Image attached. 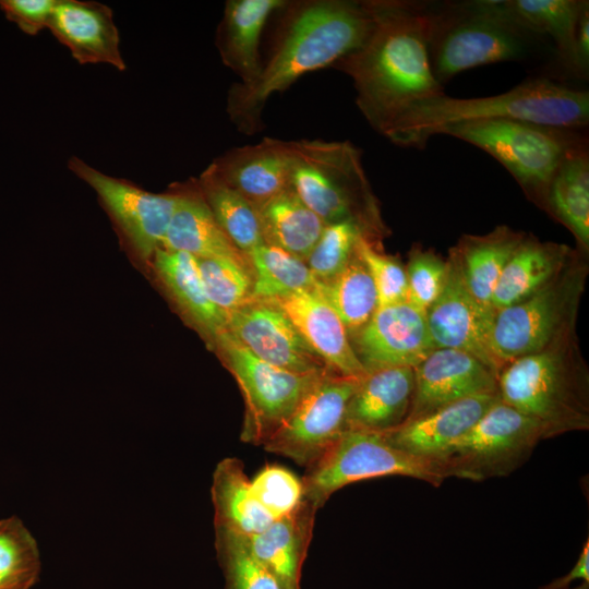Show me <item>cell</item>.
<instances>
[{"mask_svg":"<svg viewBox=\"0 0 589 589\" xmlns=\"http://www.w3.org/2000/svg\"><path fill=\"white\" fill-rule=\"evenodd\" d=\"M545 438L544 429L537 420L500 399L433 461L445 479L480 482L507 477Z\"/></svg>","mask_w":589,"mask_h":589,"instance_id":"9c48e42d","label":"cell"},{"mask_svg":"<svg viewBox=\"0 0 589 589\" xmlns=\"http://www.w3.org/2000/svg\"><path fill=\"white\" fill-rule=\"evenodd\" d=\"M408 301L426 312L441 294L447 278L448 264L440 255L421 247L413 248L405 268Z\"/></svg>","mask_w":589,"mask_h":589,"instance_id":"60d3db41","label":"cell"},{"mask_svg":"<svg viewBox=\"0 0 589 589\" xmlns=\"http://www.w3.org/2000/svg\"><path fill=\"white\" fill-rule=\"evenodd\" d=\"M585 266L573 259L552 281L494 313L492 347L503 364L538 352L575 329Z\"/></svg>","mask_w":589,"mask_h":589,"instance_id":"30bf717a","label":"cell"},{"mask_svg":"<svg viewBox=\"0 0 589 589\" xmlns=\"http://www.w3.org/2000/svg\"><path fill=\"white\" fill-rule=\"evenodd\" d=\"M589 75V1L580 11L575 44V76L587 80Z\"/></svg>","mask_w":589,"mask_h":589,"instance_id":"ee69618b","label":"cell"},{"mask_svg":"<svg viewBox=\"0 0 589 589\" xmlns=\"http://www.w3.org/2000/svg\"><path fill=\"white\" fill-rule=\"evenodd\" d=\"M215 549L224 589H289L252 556L239 536L215 531Z\"/></svg>","mask_w":589,"mask_h":589,"instance_id":"74e56055","label":"cell"},{"mask_svg":"<svg viewBox=\"0 0 589 589\" xmlns=\"http://www.w3.org/2000/svg\"><path fill=\"white\" fill-rule=\"evenodd\" d=\"M356 252L374 281L378 306L408 301L406 271L397 260L377 251L365 235L359 238Z\"/></svg>","mask_w":589,"mask_h":589,"instance_id":"b9f144b4","label":"cell"},{"mask_svg":"<svg viewBox=\"0 0 589 589\" xmlns=\"http://www.w3.org/2000/svg\"><path fill=\"white\" fill-rule=\"evenodd\" d=\"M317 510L302 497L292 512L273 519L260 532L239 536L252 556L289 589H300L301 569Z\"/></svg>","mask_w":589,"mask_h":589,"instance_id":"cb8c5ba5","label":"cell"},{"mask_svg":"<svg viewBox=\"0 0 589 589\" xmlns=\"http://www.w3.org/2000/svg\"><path fill=\"white\" fill-rule=\"evenodd\" d=\"M152 264L180 310L206 337L214 342L228 329V316L207 296L192 255L161 248Z\"/></svg>","mask_w":589,"mask_h":589,"instance_id":"83f0119b","label":"cell"},{"mask_svg":"<svg viewBox=\"0 0 589 589\" xmlns=\"http://www.w3.org/2000/svg\"><path fill=\"white\" fill-rule=\"evenodd\" d=\"M253 493L273 519L292 512L303 497L302 481L289 469L266 465L251 480Z\"/></svg>","mask_w":589,"mask_h":589,"instance_id":"ab89813d","label":"cell"},{"mask_svg":"<svg viewBox=\"0 0 589 589\" xmlns=\"http://www.w3.org/2000/svg\"><path fill=\"white\" fill-rule=\"evenodd\" d=\"M263 240L305 262L326 224L289 187L256 207Z\"/></svg>","mask_w":589,"mask_h":589,"instance_id":"1f68e13d","label":"cell"},{"mask_svg":"<svg viewBox=\"0 0 589 589\" xmlns=\"http://www.w3.org/2000/svg\"><path fill=\"white\" fill-rule=\"evenodd\" d=\"M428 49L434 77L442 86L477 67L525 61L544 39L513 20L501 0L426 1Z\"/></svg>","mask_w":589,"mask_h":589,"instance_id":"277c9868","label":"cell"},{"mask_svg":"<svg viewBox=\"0 0 589 589\" xmlns=\"http://www.w3.org/2000/svg\"><path fill=\"white\" fill-rule=\"evenodd\" d=\"M370 233L353 220L326 225L305 263L317 283H324L340 273L356 253L359 238Z\"/></svg>","mask_w":589,"mask_h":589,"instance_id":"f35d334b","label":"cell"},{"mask_svg":"<svg viewBox=\"0 0 589 589\" xmlns=\"http://www.w3.org/2000/svg\"><path fill=\"white\" fill-rule=\"evenodd\" d=\"M227 316L228 332L261 360L300 374L328 371L274 302L252 298Z\"/></svg>","mask_w":589,"mask_h":589,"instance_id":"2e32d148","label":"cell"},{"mask_svg":"<svg viewBox=\"0 0 589 589\" xmlns=\"http://www.w3.org/2000/svg\"><path fill=\"white\" fill-rule=\"evenodd\" d=\"M290 187L326 225L360 224L371 236L382 231L361 151L348 141H292Z\"/></svg>","mask_w":589,"mask_h":589,"instance_id":"8992f818","label":"cell"},{"mask_svg":"<svg viewBox=\"0 0 589 589\" xmlns=\"http://www.w3.org/2000/svg\"><path fill=\"white\" fill-rule=\"evenodd\" d=\"M41 569L37 541L15 515L0 519V589H32Z\"/></svg>","mask_w":589,"mask_h":589,"instance_id":"d590c367","label":"cell"},{"mask_svg":"<svg viewBox=\"0 0 589 589\" xmlns=\"http://www.w3.org/2000/svg\"><path fill=\"white\" fill-rule=\"evenodd\" d=\"M447 264L445 286L425 312L434 347L466 351L498 377L503 364L492 347L494 312L481 306L471 296L452 254Z\"/></svg>","mask_w":589,"mask_h":589,"instance_id":"5bb4252c","label":"cell"},{"mask_svg":"<svg viewBox=\"0 0 589 589\" xmlns=\"http://www.w3.org/2000/svg\"><path fill=\"white\" fill-rule=\"evenodd\" d=\"M57 0H2L0 8L5 17L21 31L36 35L48 23Z\"/></svg>","mask_w":589,"mask_h":589,"instance_id":"7bdbcfd3","label":"cell"},{"mask_svg":"<svg viewBox=\"0 0 589 589\" xmlns=\"http://www.w3.org/2000/svg\"><path fill=\"white\" fill-rule=\"evenodd\" d=\"M503 402L537 420L550 438L589 429V380L575 329L546 348L506 363L497 377Z\"/></svg>","mask_w":589,"mask_h":589,"instance_id":"5b68a950","label":"cell"},{"mask_svg":"<svg viewBox=\"0 0 589 589\" xmlns=\"http://www.w3.org/2000/svg\"><path fill=\"white\" fill-rule=\"evenodd\" d=\"M214 344L244 399L241 440L253 445L263 446L326 372L300 374L267 363L228 329L218 335Z\"/></svg>","mask_w":589,"mask_h":589,"instance_id":"8fae6325","label":"cell"},{"mask_svg":"<svg viewBox=\"0 0 589 589\" xmlns=\"http://www.w3.org/2000/svg\"><path fill=\"white\" fill-rule=\"evenodd\" d=\"M503 119L582 130L589 123V93L541 76L494 96L455 98L444 93L412 105L384 136L398 146L423 148L448 125Z\"/></svg>","mask_w":589,"mask_h":589,"instance_id":"3957f363","label":"cell"},{"mask_svg":"<svg viewBox=\"0 0 589 589\" xmlns=\"http://www.w3.org/2000/svg\"><path fill=\"white\" fill-rule=\"evenodd\" d=\"M497 392V376L476 357L435 348L414 368V390L406 420L470 396Z\"/></svg>","mask_w":589,"mask_h":589,"instance_id":"e0dca14e","label":"cell"},{"mask_svg":"<svg viewBox=\"0 0 589 589\" xmlns=\"http://www.w3.org/2000/svg\"><path fill=\"white\" fill-rule=\"evenodd\" d=\"M271 56L260 76L249 85L233 83L227 112L241 132L262 127L267 100L300 76L326 67L358 49L372 27L368 1L304 0L283 8Z\"/></svg>","mask_w":589,"mask_h":589,"instance_id":"7a4b0ae2","label":"cell"},{"mask_svg":"<svg viewBox=\"0 0 589 589\" xmlns=\"http://www.w3.org/2000/svg\"><path fill=\"white\" fill-rule=\"evenodd\" d=\"M526 233L501 225L481 235H465L450 250L465 285L476 301L494 312L491 305L494 288L510 256Z\"/></svg>","mask_w":589,"mask_h":589,"instance_id":"4316f807","label":"cell"},{"mask_svg":"<svg viewBox=\"0 0 589 589\" xmlns=\"http://www.w3.org/2000/svg\"><path fill=\"white\" fill-rule=\"evenodd\" d=\"M215 531L250 536L273 520L256 500L243 462L226 457L215 467L211 488Z\"/></svg>","mask_w":589,"mask_h":589,"instance_id":"f1b7e54d","label":"cell"},{"mask_svg":"<svg viewBox=\"0 0 589 589\" xmlns=\"http://www.w3.org/2000/svg\"><path fill=\"white\" fill-rule=\"evenodd\" d=\"M565 589H589V582L580 581V584H578L577 586L568 587V588H565Z\"/></svg>","mask_w":589,"mask_h":589,"instance_id":"bcb514c9","label":"cell"},{"mask_svg":"<svg viewBox=\"0 0 589 589\" xmlns=\"http://www.w3.org/2000/svg\"><path fill=\"white\" fill-rule=\"evenodd\" d=\"M316 289L337 313L349 337L360 330L378 308L374 281L357 252L340 273L317 283Z\"/></svg>","mask_w":589,"mask_h":589,"instance_id":"836d02e7","label":"cell"},{"mask_svg":"<svg viewBox=\"0 0 589 589\" xmlns=\"http://www.w3.org/2000/svg\"><path fill=\"white\" fill-rule=\"evenodd\" d=\"M584 130L520 120L468 121L440 134L465 141L501 163L533 202L544 207L550 181L566 153L588 139Z\"/></svg>","mask_w":589,"mask_h":589,"instance_id":"52a82bcc","label":"cell"},{"mask_svg":"<svg viewBox=\"0 0 589 589\" xmlns=\"http://www.w3.org/2000/svg\"><path fill=\"white\" fill-rule=\"evenodd\" d=\"M572 259V250L567 245L525 236L494 288L491 300L494 313L543 288L563 272Z\"/></svg>","mask_w":589,"mask_h":589,"instance_id":"484cf974","label":"cell"},{"mask_svg":"<svg viewBox=\"0 0 589 589\" xmlns=\"http://www.w3.org/2000/svg\"><path fill=\"white\" fill-rule=\"evenodd\" d=\"M196 181L215 220L241 252L248 256L265 243L256 207L228 185L212 164Z\"/></svg>","mask_w":589,"mask_h":589,"instance_id":"d6a6232c","label":"cell"},{"mask_svg":"<svg viewBox=\"0 0 589 589\" xmlns=\"http://www.w3.org/2000/svg\"><path fill=\"white\" fill-rule=\"evenodd\" d=\"M248 257L253 272L255 299L269 300L317 285L304 261L279 248L263 243L254 248Z\"/></svg>","mask_w":589,"mask_h":589,"instance_id":"e575fe53","label":"cell"},{"mask_svg":"<svg viewBox=\"0 0 589 589\" xmlns=\"http://www.w3.org/2000/svg\"><path fill=\"white\" fill-rule=\"evenodd\" d=\"M171 188L177 194V202L163 249L185 252L194 257L227 259L251 267L249 257L215 220L196 179Z\"/></svg>","mask_w":589,"mask_h":589,"instance_id":"603a6c76","label":"cell"},{"mask_svg":"<svg viewBox=\"0 0 589 589\" xmlns=\"http://www.w3.org/2000/svg\"><path fill=\"white\" fill-rule=\"evenodd\" d=\"M285 0H229L216 34V46L226 67L249 85L257 80L263 62L260 40L264 25L273 12L279 11Z\"/></svg>","mask_w":589,"mask_h":589,"instance_id":"d4e9b609","label":"cell"},{"mask_svg":"<svg viewBox=\"0 0 589 589\" xmlns=\"http://www.w3.org/2000/svg\"><path fill=\"white\" fill-rule=\"evenodd\" d=\"M194 259L207 296L224 313L228 315L253 298L251 267L227 259Z\"/></svg>","mask_w":589,"mask_h":589,"instance_id":"8d00e7d4","label":"cell"},{"mask_svg":"<svg viewBox=\"0 0 589 589\" xmlns=\"http://www.w3.org/2000/svg\"><path fill=\"white\" fill-rule=\"evenodd\" d=\"M544 208L563 223L580 244L589 245V151L588 139L572 147L556 168Z\"/></svg>","mask_w":589,"mask_h":589,"instance_id":"f546056e","label":"cell"},{"mask_svg":"<svg viewBox=\"0 0 589 589\" xmlns=\"http://www.w3.org/2000/svg\"><path fill=\"white\" fill-rule=\"evenodd\" d=\"M269 301L283 310L329 372L357 378L366 374L342 322L316 287Z\"/></svg>","mask_w":589,"mask_h":589,"instance_id":"ac0fdd59","label":"cell"},{"mask_svg":"<svg viewBox=\"0 0 589 589\" xmlns=\"http://www.w3.org/2000/svg\"><path fill=\"white\" fill-rule=\"evenodd\" d=\"M361 378L324 372L263 445L265 450L310 466L345 431L347 406Z\"/></svg>","mask_w":589,"mask_h":589,"instance_id":"4fadbf2b","label":"cell"},{"mask_svg":"<svg viewBox=\"0 0 589 589\" xmlns=\"http://www.w3.org/2000/svg\"><path fill=\"white\" fill-rule=\"evenodd\" d=\"M413 390V368L366 372L348 402L345 430L385 433L398 428L408 417Z\"/></svg>","mask_w":589,"mask_h":589,"instance_id":"7402d4cb","label":"cell"},{"mask_svg":"<svg viewBox=\"0 0 589 589\" xmlns=\"http://www.w3.org/2000/svg\"><path fill=\"white\" fill-rule=\"evenodd\" d=\"M366 1L373 21L368 37L332 68L352 80L359 110L384 136L412 105L445 92L431 69L426 1Z\"/></svg>","mask_w":589,"mask_h":589,"instance_id":"6da1fadb","label":"cell"},{"mask_svg":"<svg viewBox=\"0 0 589 589\" xmlns=\"http://www.w3.org/2000/svg\"><path fill=\"white\" fill-rule=\"evenodd\" d=\"M586 0H501L505 12L527 31L552 40L565 71L575 75V44L580 11Z\"/></svg>","mask_w":589,"mask_h":589,"instance_id":"4dcf8cb0","label":"cell"},{"mask_svg":"<svg viewBox=\"0 0 589 589\" xmlns=\"http://www.w3.org/2000/svg\"><path fill=\"white\" fill-rule=\"evenodd\" d=\"M497 393L470 396L382 433L389 444L416 457L434 460L467 433L500 400Z\"/></svg>","mask_w":589,"mask_h":589,"instance_id":"44dd1931","label":"cell"},{"mask_svg":"<svg viewBox=\"0 0 589 589\" xmlns=\"http://www.w3.org/2000/svg\"><path fill=\"white\" fill-rule=\"evenodd\" d=\"M48 28L81 64L107 63L123 71L112 10L99 2L57 0Z\"/></svg>","mask_w":589,"mask_h":589,"instance_id":"ffe728a7","label":"cell"},{"mask_svg":"<svg viewBox=\"0 0 589 589\" xmlns=\"http://www.w3.org/2000/svg\"><path fill=\"white\" fill-rule=\"evenodd\" d=\"M589 582V539L587 538L579 557L572 569L564 576L540 587L539 589H565L570 587L574 581Z\"/></svg>","mask_w":589,"mask_h":589,"instance_id":"f6af8a7d","label":"cell"},{"mask_svg":"<svg viewBox=\"0 0 589 589\" xmlns=\"http://www.w3.org/2000/svg\"><path fill=\"white\" fill-rule=\"evenodd\" d=\"M69 169L97 194L128 248L142 261L152 262L163 243L177 202L172 188L152 193L134 183L105 175L79 157Z\"/></svg>","mask_w":589,"mask_h":589,"instance_id":"7c38bea8","label":"cell"},{"mask_svg":"<svg viewBox=\"0 0 589 589\" xmlns=\"http://www.w3.org/2000/svg\"><path fill=\"white\" fill-rule=\"evenodd\" d=\"M218 176L255 207L290 187L292 141L266 137L235 147L212 163Z\"/></svg>","mask_w":589,"mask_h":589,"instance_id":"d6986e66","label":"cell"},{"mask_svg":"<svg viewBox=\"0 0 589 589\" xmlns=\"http://www.w3.org/2000/svg\"><path fill=\"white\" fill-rule=\"evenodd\" d=\"M349 339L366 372L393 366L414 369L435 349L425 312L409 301L378 306Z\"/></svg>","mask_w":589,"mask_h":589,"instance_id":"9a60e30c","label":"cell"},{"mask_svg":"<svg viewBox=\"0 0 589 589\" xmlns=\"http://www.w3.org/2000/svg\"><path fill=\"white\" fill-rule=\"evenodd\" d=\"M387 476L410 477L434 486L446 480L433 460L396 448L382 433L345 430L305 468L303 498L320 509L344 486Z\"/></svg>","mask_w":589,"mask_h":589,"instance_id":"ba28073f","label":"cell"}]
</instances>
